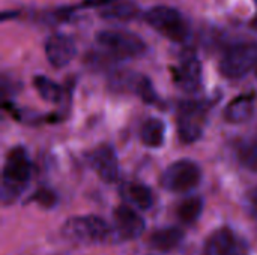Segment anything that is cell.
I'll return each mask as SVG.
<instances>
[{
	"label": "cell",
	"mask_w": 257,
	"mask_h": 255,
	"mask_svg": "<svg viewBox=\"0 0 257 255\" xmlns=\"http://www.w3.org/2000/svg\"><path fill=\"white\" fill-rule=\"evenodd\" d=\"M32 177V162L29 153L24 147H14L5 161L3 174H2V203L9 206L15 203L20 195L27 188Z\"/></svg>",
	"instance_id": "6da1fadb"
},
{
	"label": "cell",
	"mask_w": 257,
	"mask_h": 255,
	"mask_svg": "<svg viewBox=\"0 0 257 255\" xmlns=\"http://www.w3.org/2000/svg\"><path fill=\"white\" fill-rule=\"evenodd\" d=\"M62 236L74 243L98 245L107 243L114 236V228L108 225L105 219L96 215L71 216L60 228Z\"/></svg>",
	"instance_id": "7a4b0ae2"
},
{
	"label": "cell",
	"mask_w": 257,
	"mask_h": 255,
	"mask_svg": "<svg viewBox=\"0 0 257 255\" xmlns=\"http://www.w3.org/2000/svg\"><path fill=\"white\" fill-rule=\"evenodd\" d=\"M145 21L172 42L184 44L190 39L191 29L188 21L178 9L172 6L157 5L149 8L145 12Z\"/></svg>",
	"instance_id": "3957f363"
},
{
	"label": "cell",
	"mask_w": 257,
	"mask_h": 255,
	"mask_svg": "<svg viewBox=\"0 0 257 255\" xmlns=\"http://www.w3.org/2000/svg\"><path fill=\"white\" fill-rule=\"evenodd\" d=\"M98 45L116 59H136L146 53V42L128 30H101L96 35Z\"/></svg>",
	"instance_id": "277c9868"
},
{
	"label": "cell",
	"mask_w": 257,
	"mask_h": 255,
	"mask_svg": "<svg viewBox=\"0 0 257 255\" xmlns=\"http://www.w3.org/2000/svg\"><path fill=\"white\" fill-rule=\"evenodd\" d=\"M257 66V42H238L230 45L220 59L218 69L224 78L239 80Z\"/></svg>",
	"instance_id": "5b68a950"
},
{
	"label": "cell",
	"mask_w": 257,
	"mask_h": 255,
	"mask_svg": "<svg viewBox=\"0 0 257 255\" xmlns=\"http://www.w3.org/2000/svg\"><path fill=\"white\" fill-rule=\"evenodd\" d=\"M202 182V168L191 159L172 162L161 174L160 183L166 191L184 194L197 188Z\"/></svg>",
	"instance_id": "8992f818"
},
{
	"label": "cell",
	"mask_w": 257,
	"mask_h": 255,
	"mask_svg": "<svg viewBox=\"0 0 257 255\" xmlns=\"http://www.w3.org/2000/svg\"><path fill=\"white\" fill-rule=\"evenodd\" d=\"M208 107L205 102L185 101L178 110V134L181 141L194 143L202 138Z\"/></svg>",
	"instance_id": "52a82bcc"
},
{
	"label": "cell",
	"mask_w": 257,
	"mask_h": 255,
	"mask_svg": "<svg viewBox=\"0 0 257 255\" xmlns=\"http://www.w3.org/2000/svg\"><path fill=\"white\" fill-rule=\"evenodd\" d=\"M247 242L238 237L232 228L223 227L215 230L206 240L203 255H248Z\"/></svg>",
	"instance_id": "ba28073f"
},
{
	"label": "cell",
	"mask_w": 257,
	"mask_h": 255,
	"mask_svg": "<svg viewBox=\"0 0 257 255\" xmlns=\"http://www.w3.org/2000/svg\"><path fill=\"white\" fill-rule=\"evenodd\" d=\"M87 161L98 177L105 183H114L119 179L117 155L110 144H101L87 153Z\"/></svg>",
	"instance_id": "9c48e42d"
},
{
	"label": "cell",
	"mask_w": 257,
	"mask_h": 255,
	"mask_svg": "<svg viewBox=\"0 0 257 255\" xmlns=\"http://www.w3.org/2000/svg\"><path fill=\"white\" fill-rule=\"evenodd\" d=\"M113 222H114V234L120 240L139 239L146 230L145 219L133 207L125 204L117 206L114 209Z\"/></svg>",
	"instance_id": "30bf717a"
},
{
	"label": "cell",
	"mask_w": 257,
	"mask_h": 255,
	"mask_svg": "<svg viewBox=\"0 0 257 255\" xmlns=\"http://www.w3.org/2000/svg\"><path fill=\"white\" fill-rule=\"evenodd\" d=\"M173 77L176 86L182 92L196 93L202 87V81H203L202 63L197 59V56L193 53L185 54L181 63L178 65V68L173 69Z\"/></svg>",
	"instance_id": "8fae6325"
},
{
	"label": "cell",
	"mask_w": 257,
	"mask_h": 255,
	"mask_svg": "<svg viewBox=\"0 0 257 255\" xmlns=\"http://www.w3.org/2000/svg\"><path fill=\"white\" fill-rule=\"evenodd\" d=\"M77 54L75 42L65 33H53L45 41V57L53 68H65Z\"/></svg>",
	"instance_id": "7c38bea8"
},
{
	"label": "cell",
	"mask_w": 257,
	"mask_h": 255,
	"mask_svg": "<svg viewBox=\"0 0 257 255\" xmlns=\"http://www.w3.org/2000/svg\"><path fill=\"white\" fill-rule=\"evenodd\" d=\"M184 230L181 227H164L155 230L149 236V246L158 252H170L176 249L184 240Z\"/></svg>",
	"instance_id": "4fadbf2b"
},
{
	"label": "cell",
	"mask_w": 257,
	"mask_h": 255,
	"mask_svg": "<svg viewBox=\"0 0 257 255\" xmlns=\"http://www.w3.org/2000/svg\"><path fill=\"white\" fill-rule=\"evenodd\" d=\"M254 114V96L253 95H241L232 99L224 111L223 117L229 123H245Z\"/></svg>",
	"instance_id": "5bb4252c"
},
{
	"label": "cell",
	"mask_w": 257,
	"mask_h": 255,
	"mask_svg": "<svg viewBox=\"0 0 257 255\" xmlns=\"http://www.w3.org/2000/svg\"><path fill=\"white\" fill-rule=\"evenodd\" d=\"M166 125L161 119L149 117L140 128V140L146 147L160 149L164 144Z\"/></svg>",
	"instance_id": "9a60e30c"
},
{
	"label": "cell",
	"mask_w": 257,
	"mask_h": 255,
	"mask_svg": "<svg viewBox=\"0 0 257 255\" xmlns=\"http://www.w3.org/2000/svg\"><path fill=\"white\" fill-rule=\"evenodd\" d=\"M139 15V5L131 0H117L99 11L102 20L111 21H130Z\"/></svg>",
	"instance_id": "2e32d148"
},
{
	"label": "cell",
	"mask_w": 257,
	"mask_h": 255,
	"mask_svg": "<svg viewBox=\"0 0 257 255\" xmlns=\"http://www.w3.org/2000/svg\"><path fill=\"white\" fill-rule=\"evenodd\" d=\"M125 86H128V89L131 92H134L136 95H139L142 98V101H145L146 104H158V95L154 89L152 81L146 77V75H137L133 74L128 78H125Z\"/></svg>",
	"instance_id": "e0dca14e"
},
{
	"label": "cell",
	"mask_w": 257,
	"mask_h": 255,
	"mask_svg": "<svg viewBox=\"0 0 257 255\" xmlns=\"http://www.w3.org/2000/svg\"><path fill=\"white\" fill-rule=\"evenodd\" d=\"M203 200L200 197H188L182 200L176 207L178 219L185 225H193L197 222L203 212Z\"/></svg>",
	"instance_id": "ac0fdd59"
},
{
	"label": "cell",
	"mask_w": 257,
	"mask_h": 255,
	"mask_svg": "<svg viewBox=\"0 0 257 255\" xmlns=\"http://www.w3.org/2000/svg\"><path fill=\"white\" fill-rule=\"evenodd\" d=\"M33 86L39 96L50 104H59L63 99V89L60 84L53 81L51 78L45 75H36L33 78Z\"/></svg>",
	"instance_id": "d6986e66"
},
{
	"label": "cell",
	"mask_w": 257,
	"mask_h": 255,
	"mask_svg": "<svg viewBox=\"0 0 257 255\" xmlns=\"http://www.w3.org/2000/svg\"><path fill=\"white\" fill-rule=\"evenodd\" d=\"M236 158L244 168L257 173V137H248L238 143Z\"/></svg>",
	"instance_id": "ffe728a7"
},
{
	"label": "cell",
	"mask_w": 257,
	"mask_h": 255,
	"mask_svg": "<svg viewBox=\"0 0 257 255\" xmlns=\"http://www.w3.org/2000/svg\"><path fill=\"white\" fill-rule=\"evenodd\" d=\"M126 198L128 201L140 209V210H149L154 204V194L149 186L142 183H133L126 188Z\"/></svg>",
	"instance_id": "44dd1931"
},
{
	"label": "cell",
	"mask_w": 257,
	"mask_h": 255,
	"mask_svg": "<svg viewBox=\"0 0 257 255\" xmlns=\"http://www.w3.org/2000/svg\"><path fill=\"white\" fill-rule=\"evenodd\" d=\"M244 210L245 213L251 218V219H256L257 221V186H254L253 189H250L245 197H244Z\"/></svg>",
	"instance_id": "7402d4cb"
},
{
	"label": "cell",
	"mask_w": 257,
	"mask_h": 255,
	"mask_svg": "<svg viewBox=\"0 0 257 255\" xmlns=\"http://www.w3.org/2000/svg\"><path fill=\"white\" fill-rule=\"evenodd\" d=\"M33 200L38 201L44 207H53L57 203V195L53 191H50V189H39L33 195Z\"/></svg>",
	"instance_id": "603a6c76"
},
{
	"label": "cell",
	"mask_w": 257,
	"mask_h": 255,
	"mask_svg": "<svg viewBox=\"0 0 257 255\" xmlns=\"http://www.w3.org/2000/svg\"><path fill=\"white\" fill-rule=\"evenodd\" d=\"M114 2H117V0H83L81 2V8H87V9H90V8H107L108 5H111V3H114Z\"/></svg>",
	"instance_id": "cb8c5ba5"
},
{
	"label": "cell",
	"mask_w": 257,
	"mask_h": 255,
	"mask_svg": "<svg viewBox=\"0 0 257 255\" xmlns=\"http://www.w3.org/2000/svg\"><path fill=\"white\" fill-rule=\"evenodd\" d=\"M253 26L257 29V15H256V18H254V21H253Z\"/></svg>",
	"instance_id": "d4e9b609"
},
{
	"label": "cell",
	"mask_w": 257,
	"mask_h": 255,
	"mask_svg": "<svg viewBox=\"0 0 257 255\" xmlns=\"http://www.w3.org/2000/svg\"><path fill=\"white\" fill-rule=\"evenodd\" d=\"M256 77H257V66H256Z\"/></svg>",
	"instance_id": "484cf974"
}]
</instances>
